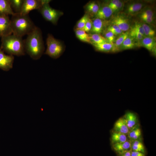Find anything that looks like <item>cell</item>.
I'll return each mask as SVG.
<instances>
[{
    "label": "cell",
    "instance_id": "cell-37",
    "mask_svg": "<svg viewBox=\"0 0 156 156\" xmlns=\"http://www.w3.org/2000/svg\"><path fill=\"white\" fill-rule=\"evenodd\" d=\"M131 156H145L144 153L134 151H131Z\"/></svg>",
    "mask_w": 156,
    "mask_h": 156
},
{
    "label": "cell",
    "instance_id": "cell-5",
    "mask_svg": "<svg viewBox=\"0 0 156 156\" xmlns=\"http://www.w3.org/2000/svg\"><path fill=\"white\" fill-rule=\"evenodd\" d=\"M50 1L48 0L38 10L45 20L55 25L60 17L63 14V12L51 8L49 5Z\"/></svg>",
    "mask_w": 156,
    "mask_h": 156
},
{
    "label": "cell",
    "instance_id": "cell-24",
    "mask_svg": "<svg viewBox=\"0 0 156 156\" xmlns=\"http://www.w3.org/2000/svg\"><path fill=\"white\" fill-rule=\"evenodd\" d=\"M89 35L92 45L109 42L106 38L100 34H93Z\"/></svg>",
    "mask_w": 156,
    "mask_h": 156
},
{
    "label": "cell",
    "instance_id": "cell-19",
    "mask_svg": "<svg viewBox=\"0 0 156 156\" xmlns=\"http://www.w3.org/2000/svg\"><path fill=\"white\" fill-rule=\"evenodd\" d=\"M112 146L114 150L118 154L131 151V142L128 140L123 142L112 144Z\"/></svg>",
    "mask_w": 156,
    "mask_h": 156
},
{
    "label": "cell",
    "instance_id": "cell-17",
    "mask_svg": "<svg viewBox=\"0 0 156 156\" xmlns=\"http://www.w3.org/2000/svg\"><path fill=\"white\" fill-rule=\"evenodd\" d=\"M114 131L118 132L128 135L129 132V130L123 117L118 119L115 122Z\"/></svg>",
    "mask_w": 156,
    "mask_h": 156
},
{
    "label": "cell",
    "instance_id": "cell-27",
    "mask_svg": "<svg viewBox=\"0 0 156 156\" xmlns=\"http://www.w3.org/2000/svg\"><path fill=\"white\" fill-rule=\"evenodd\" d=\"M144 30L145 36L155 37V31L148 24L144 23H141Z\"/></svg>",
    "mask_w": 156,
    "mask_h": 156
},
{
    "label": "cell",
    "instance_id": "cell-29",
    "mask_svg": "<svg viewBox=\"0 0 156 156\" xmlns=\"http://www.w3.org/2000/svg\"><path fill=\"white\" fill-rule=\"evenodd\" d=\"M90 18L89 16L85 14L77 22L75 29H82L85 26L86 23Z\"/></svg>",
    "mask_w": 156,
    "mask_h": 156
},
{
    "label": "cell",
    "instance_id": "cell-13",
    "mask_svg": "<svg viewBox=\"0 0 156 156\" xmlns=\"http://www.w3.org/2000/svg\"><path fill=\"white\" fill-rule=\"evenodd\" d=\"M92 21L91 32L93 34H100L103 31L106 25V20L95 18Z\"/></svg>",
    "mask_w": 156,
    "mask_h": 156
},
{
    "label": "cell",
    "instance_id": "cell-6",
    "mask_svg": "<svg viewBox=\"0 0 156 156\" xmlns=\"http://www.w3.org/2000/svg\"><path fill=\"white\" fill-rule=\"evenodd\" d=\"M48 0H24L20 13L22 15H28L30 11L34 10H38Z\"/></svg>",
    "mask_w": 156,
    "mask_h": 156
},
{
    "label": "cell",
    "instance_id": "cell-9",
    "mask_svg": "<svg viewBox=\"0 0 156 156\" xmlns=\"http://www.w3.org/2000/svg\"><path fill=\"white\" fill-rule=\"evenodd\" d=\"M12 34L9 16H0V37Z\"/></svg>",
    "mask_w": 156,
    "mask_h": 156
},
{
    "label": "cell",
    "instance_id": "cell-21",
    "mask_svg": "<svg viewBox=\"0 0 156 156\" xmlns=\"http://www.w3.org/2000/svg\"><path fill=\"white\" fill-rule=\"evenodd\" d=\"M136 45L135 41L129 35L119 48V50H125L132 49Z\"/></svg>",
    "mask_w": 156,
    "mask_h": 156
},
{
    "label": "cell",
    "instance_id": "cell-33",
    "mask_svg": "<svg viewBox=\"0 0 156 156\" xmlns=\"http://www.w3.org/2000/svg\"><path fill=\"white\" fill-rule=\"evenodd\" d=\"M124 5V2L120 0L119 2L112 9L113 13H117L121 10H122Z\"/></svg>",
    "mask_w": 156,
    "mask_h": 156
},
{
    "label": "cell",
    "instance_id": "cell-30",
    "mask_svg": "<svg viewBox=\"0 0 156 156\" xmlns=\"http://www.w3.org/2000/svg\"><path fill=\"white\" fill-rule=\"evenodd\" d=\"M129 35L132 37L137 43L139 44L143 39L144 36L138 32L134 30L131 29L129 31Z\"/></svg>",
    "mask_w": 156,
    "mask_h": 156
},
{
    "label": "cell",
    "instance_id": "cell-38",
    "mask_svg": "<svg viewBox=\"0 0 156 156\" xmlns=\"http://www.w3.org/2000/svg\"><path fill=\"white\" fill-rule=\"evenodd\" d=\"M120 0H113L107 3L109 6L112 9L115 5Z\"/></svg>",
    "mask_w": 156,
    "mask_h": 156
},
{
    "label": "cell",
    "instance_id": "cell-3",
    "mask_svg": "<svg viewBox=\"0 0 156 156\" xmlns=\"http://www.w3.org/2000/svg\"><path fill=\"white\" fill-rule=\"evenodd\" d=\"M0 47L8 55L18 56L25 55L24 40L22 37L13 34L1 37Z\"/></svg>",
    "mask_w": 156,
    "mask_h": 156
},
{
    "label": "cell",
    "instance_id": "cell-7",
    "mask_svg": "<svg viewBox=\"0 0 156 156\" xmlns=\"http://www.w3.org/2000/svg\"><path fill=\"white\" fill-rule=\"evenodd\" d=\"M14 56L6 55L0 47V69L5 71H8L13 67Z\"/></svg>",
    "mask_w": 156,
    "mask_h": 156
},
{
    "label": "cell",
    "instance_id": "cell-32",
    "mask_svg": "<svg viewBox=\"0 0 156 156\" xmlns=\"http://www.w3.org/2000/svg\"><path fill=\"white\" fill-rule=\"evenodd\" d=\"M131 29L138 32L145 36L144 30L141 23L139 22L135 23Z\"/></svg>",
    "mask_w": 156,
    "mask_h": 156
},
{
    "label": "cell",
    "instance_id": "cell-15",
    "mask_svg": "<svg viewBox=\"0 0 156 156\" xmlns=\"http://www.w3.org/2000/svg\"><path fill=\"white\" fill-rule=\"evenodd\" d=\"M93 45L96 51L101 52H116L118 50L113 43L105 42Z\"/></svg>",
    "mask_w": 156,
    "mask_h": 156
},
{
    "label": "cell",
    "instance_id": "cell-35",
    "mask_svg": "<svg viewBox=\"0 0 156 156\" xmlns=\"http://www.w3.org/2000/svg\"><path fill=\"white\" fill-rule=\"evenodd\" d=\"M92 25V19L90 18L86 23L84 27L82 29L86 33L91 31Z\"/></svg>",
    "mask_w": 156,
    "mask_h": 156
},
{
    "label": "cell",
    "instance_id": "cell-11",
    "mask_svg": "<svg viewBox=\"0 0 156 156\" xmlns=\"http://www.w3.org/2000/svg\"><path fill=\"white\" fill-rule=\"evenodd\" d=\"M113 14V11L108 5V3H103L100 5L99 10L95 17L106 20L110 18Z\"/></svg>",
    "mask_w": 156,
    "mask_h": 156
},
{
    "label": "cell",
    "instance_id": "cell-39",
    "mask_svg": "<svg viewBox=\"0 0 156 156\" xmlns=\"http://www.w3.org/2000/svg\"><path fill=\"white\" fill-rule=\"evenodd\" d=\"M131 151H127L118 154V156H131Z\"/></svg>",
    "mask_w": 156,
    "mask_h": 156
},
{
    "label": "cell",
    "instance_id": "cell-2",
    "mask_svg": "<svg viewBox=\"0 0 156 156\" xmlns=\"http://www.w3.org/2000/svg\"><path fill=\"white\" fill-rule=\"evenodd\" d=\"M12 34L22 37L28 35L36 27L29 15L15 13L10 19Z\"/></svg>",
    "mask_w": 156,
    "mask_h": 156
},
{
    "label": "cell",
    "instance_id": "cell-20",
    "mask_svg": "<svg viewBox=\"0 0 156 156\" xmlns=\"http://www.w3.org/2000/svg\"><path fill=\"white\" fill-rule=\"evenodd\" d=\"M127 141V138L126 135L114 131H113L111 136L112 144L123 142Z\"/></svg>",
    "mask_w": 156,
    "mask_h": 156
},
{
    "label": "cell",
    "instance_id": "cell-34",
    "mask_svg": "<svg viewBox=\"0 0 156 156\" xmlns=\"http://www.w3.org/2000/svg\"><path fill=\"white\" fill-rule=\"evenodd\" d=\"M140 19L143 22V23L148 24H151L154 22V18L148 16L139 15Z\"/></svg>",
    "mask_w": 156,
    "mask_h": 156
},
{
    "label": "cell",
    "instance_id": "cell-1",
    "mask_svg": "<svg viewBox=\"0 0 156 156\" xmlns=\"http://www.w3.org/2000/svg\"><path fill=\"white\" fill-rule=\"evenodd\" d=\"M27 35L26 38L24 40L25 53L33 60H38L41 57L44 50L40 29L36 26Z\"/></svg>",
    "mask_w": 156,
    "mask_h": 156
},
{
    "label": "cell",
    "instance_id": "cell-23",
    "mask_svg": "<svg viewBox=\"0 0 156 156\" xmlns=\"http://www.w3.org/2000/svg\"><path fill=\"white\" fill-rule=\"evenodd\" d=\"M11 7L16 13H20L24 0H9Z\"/></svg>",
    "mask_w": 156,
    "mask_h": 156
},
{
    "label": "cell",
    "instance_id": "cell-10",
    "mask_svg": "<svg viewBox=\"0 0 156 156\" xmlns=\"http://www.w3.org/2000/svg\"><path fill=\"white\" fill-rule=\"evenodd\" d=\"M145 6L144 3L142 2L133 1L126 5L125 9V13L128 16H134L140 12Z\"/></svg>",
    "mask_w": 156,
    "mask_h": 156
},
{
    "label": "cell",
    "instance_id": "cell-22",
    "mask_svg": "<svg viewBox=\"0 0 156 156\" xmlns=\"http://www.w3.org/2000/svg\"><path fill=\"white\" fill-rule=\"evenodd\" d=\"M75 34L77 38L81 41L92 44L90 35L82 29H75Z\"/></svg>",
    "mask_w": 156,
    "mask_h": 156
},
{
    "label": "cell",
    "instance_id": "cell-36",
    "mask_svg": "<svg viewBox=\"0 0 156 156\" xmlns=\"http://www.w3.org/2000/svg\"><path fill=\"white\" fill-rule=\"evenodd\" d=\"M104 37L110 43H113L115 38V35L113 34L109 31H107L105 33Z\"/></svg>",
    "mask_w": 156,
    "mask_h": 156
},
{
    "label": "cell",
    "instance_id": "cell-25",
    "mask_svg": "<svg viewBox=\"0 0 156 156\" xmlns=\"http://www.w3.org/2000/svg\"><path fill=\"white\" fill-rule=\"evenodd\" d=\"M141 131L140 128L137 126L129 131L128 134L131 141L139 140L141 136Z\"/></svg>",
    "mask_w": 156,
    "mask_h": 156
},
{
    "label": "cell",
    "instance_id": "cell-8",
    "mask_svg": "<svg viewBox=\"0 0 156 156\" xmlns=\"http://www.w3.org/2000/svg\"><path fill=\"white\" fill-rule=\"evenodd\" d=\"M111 22L112 25H116L123 31H128L131 27L129 19L122 15L118 14L114 16Z\"/></svg>",
    "mask_w": 156,
    "mask_h": 156
},
{
    "label": "cell",
    "instance_id": "cell-28",
    "mask_svg": "<svg viewBox=\"0 0 156 156\" xmlns=\"http://www.w3.org/2000/svg\"><path fill=\"white\" fill-rule=\"evenodd\" d=\"M129 31L123 33L116 40L114 43L118 50H119V48L123 42L129 35Z\"/></svg>",
    "mask_w": 156,
    "mask_h": 156
},
{
    "label": "cell",
    "instance_id": "cell-12",
    "mask_svg": "<svg viewBox=\"0 0 156 156\" xmlns=\"http://www.w3.org/2000/svg\"><path fill=\"white\" fill-rule=\"evenodd\" d=\"M100 4L97 1H90L84 6V9L85 14L89 17H95L99 10Z\"/></svg>",
    "mask_w": 156,
    "mask_h": 156
},
{
    "label": "cell",
    "instance_id": "cell-31",
    "mask_svg": "<svg viewBox=\"0 0 156 156\" xmlns=\"http://www.w3.org/2000/svg\"><path fill=\"white\" fill-rule=\"evenodd\" d=\"M139 15L154 17V12L153 10L150 7L144 8L140 12Z\"/></svg>",
    "mask_w": 156,
    "mask_h": 156
},
{
    "label": "cell",
    "instance_id": "cell-14",
    "mask_svg": "<svg viewBox=\"0 0 156 156\" xmlns=\"http://www.w3.org/2000/svg\"><path fill=\"white\" fill-rule=\"evenodd\" d=\"M129 131L137 126L138 120L136 115L131 112H127L122 117Z\"/></svg>",
    "mask_w": 156,
    "mask_h": 156
},
{
    "label": "cell",
    "instance_id": "cell-18",
    "mask_svg": "<svg viewBox=\"0 0 156 156\" xmlns=\"http://www.w3.org/2000/svg\"><path fill=\"white\" fill-rule=\"evenodd\" d=\"M15 13L11 7L9 0H0V16H12Z\"/></svg>",
    "mask_w": 156,
    "mask_h": 156
},
{
    "label": "cell",
    "instance_id": "cell-4",
    "mask_svg": "<svg viewBox=\"0 0 156 156\" xmlns=\"http://www.w3.org/2000/svg\"><path fill=\"white\" fill-rule=\"evenodd\" d=\"M47 48L44 54L53 59L60 57L64 51V47L59 40L49 34L46 40Z\"/></svg>",
    "mask_w": 156,
    "mask_h": 156
},
{
    "label": "cell",
    "instance_id": "cell-26",
    "mask_svg": "<svg viewBox=\"0 0 156 156\" xmlns=\"http://www.w3.org/2000/svg\"><path fill=\"white\" fill-rule=\"evenodd\" d=\"M131 150L132 151H134L144 153L145 148L144 146L139 140H137L131 142Z\"/></svg>",
    "mask_w": 156,
    "mask_h": 156
},
{
    "label": "cell",
    "instance_id": "cell-16",
    "mask_svg": "<svg viewBox=\"0 0 156 156\" xmlns=\"http://www.w3.org/2000/svg\"><path fill=\"white\" fill-rule=\"evenodd\" d=\"M139 45L142 46L151 51H155L156 49L155 37L144 36Z\"/></svg>",
    "mask_w": 156,
    "mask_h": 156
}]
</instances>
